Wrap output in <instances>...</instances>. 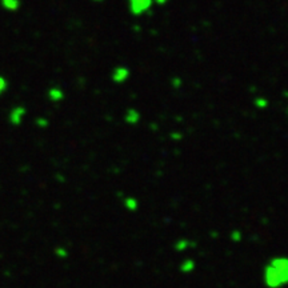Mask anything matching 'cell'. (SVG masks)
<instances>
[{"instance_id":"6da1fadb","label":"cell","mask_w":288,"mask_h":288,"mask_svg":"<svg viewBox=\"0 0 288 288\" xmlns=\"http://www.w3.org/2000/svg\"><path fill=\"white\" fill-rule=\"evenodd\" d=\"M154 6V0H128V10L134 16H143L148 14Z\"/></svg>"},{"instance_id":"7a4b0ae2","label":"cell","mask_w":288,"mask_h":288,"mask_svg":"<svg viewBox=\"0 0 288 288\" xmlns=\"http://www.w3.org/2000/svg\"><path fill=\"white\" fill-rule=\"evenodd\" d=\"M131 71L127 67H118L115 68L112 74V79L115 83H124L130 79Z\"/></svg>"},{"instance_id":"3957f363","label":"cell","mask_w":288,"mask_h":288,"mask_svg":"<svg viewBox=\"0 0 288 288\" xmlns=\"http://www.w3.org/2000/svg\"><path fill=\"white\" fill-rule=\"evenodd\" d=\"M141 119V113L137 111L136 108H128L126 111V115H124V120L126 123L131 124V126H135L140 122Z\"/></svg>"},{"instance_id":"277c9868","label":"cell","mask_w":288,"mask_h":288,"mask_svg":"<svg viewBox=\"0 0 288 288\" xmlns=\"http://www.w3.org/2000/svg\"><path fill=\"white\" fill-rule=\"evenodd\" d=\"M268 104H270V102H268L266 98H263V96H257V98L253 100V106L259 109H266L268 107Z\"/></svg>"},{"instance_id":"5b68a950","label":"cell","mask_w":288,"mask_h":288,"mask_svg":"<svg viewBox=\"0 0 288 288\" xmlns=\"http://www.w3.org/2000/svg\"><path fill=\"white\" fill-rule=\"evenodd\" d=\"M126 206L128 208H131V210H136L139 203H137V200L136 199H134V197H128L126 200Z\"/></svg>"},{"instance_id":"8992f818","label":"cell","mask_w":288,"mask_h":288,"mask_svg":"<svg viewBox=\"0 0 288 288\" xmlns=\"http://www.w3.org/2000/svg\"><path fill=\"white\" fill-rule=\"evenodd\" d=\"M182 79L180 77H174L172 80H171V85H174L175 88H179L180 85H182Z\"/></svg>"},{"instance_id":"52a82bcc","label":"cell","mask_w":288,"mask_h":288,"mask_svg":"<svg viewBox=\"0 0 288 288\" xmlns=\"http://www.w3.org/2000/svg\"><path fill=\"white\" fill-rule=\"evenodd\" d=\"M171 0H154V3L156 6H165V4H168Z\"/></svg>"},{"instance_id":"ba28073f","label":"cell","mask_w":288,"mask_h":288,"mask_svg":"<svg viewBox=\"0 0 288 288\" xmlns=\"http://www.w3.org/2000/svg\"><path fill=\"white\" fill-rule=\"evenodd\" d=\"M96 2H102V0H96Z\"/></svg>"},{"instance_id":"9c48e42d","label":"cell","mask_w":288,"mask_h":288,"mask_svg":"<svg viewBox=\"0 0 288 288\" xmlns=\"http://www.w3.org/2000/svg\"><path fill=\"white\" fill-rule=\"evenodd\" d=\"M287 112H288V111H287Z\"/></svg>"}]
</instances>
